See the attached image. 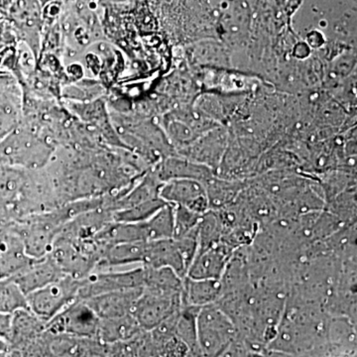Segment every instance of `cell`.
<instances>
[{
	"instance_id": "6da1fadb",
	"label": "cell",
	"mask_w": 357,
	"mask_h": 357,
	"mask_svg": "<svg viewBox=\"0 0 357 357\" xmlns=\"http://www.w3.org/2000/svg\"><path fill=\"white\" fill-rule=\"evenodd\" d=\"M57 148L36 129L21 121L0 141V166L39 170L48 165Z\"/></svg>"
},
{
	"instance_id": "7a4b0ae2",
	"label": "cell",
	"mask_w": 357,
	"mask_h": 357,
	"mask_svg": "<svg viewBox=\"0 0 357 357\" xmlns=\"http://www.w3.org/2000/svg\"><path fill=\"white\" fill-rule=\"evenodd\" d=\"M69 204H65L55 210L37 213L14 223L20 234L26 255L29 257L42 258L50 253L59 234L72 218Z\"/></svg>"
},
{
	"instance_id": "3957f363",
	"label": "cell",
	"mask_w": 357,
	"mask_h": 357,
	"mask_svg": "<svg viewBox=\"0 0 357 357\" xmlns=\"http://www.w3.org/2000/svg\"><path fill=\"white\" fill-rule=\"evenodd\" d=\"M103 250L96 239L74 238L59 234L49 255L67 276L84 279L98 268Z\"/></svg>"
},
{
	"instance_id": "277c9868",
	"label": "cell",
	"mask_w": 357,
	"mask_h": 357,
	"mask_svg": "<svg viewBox=\"0 0 357 357\" xmlns=\"http://www.w3.org/2000/svg\"><path fill=\"white\" fill-rule=\"evenodd\" d=\"M20 354L22 357H109V344L96 337L53 333L45 328Z\"/></svg>"
},
{
	"instance_id": "5b68a950",
	"label": "cell",
	"mask_w": 357,
	"mask_h": 357,
	"mask_svg": "<svg viewBox=\"0 0 357 357\" xmlns=\"http://www.w3.org/2000/svg\"><path fill=\"white\" fill-rule=\"evenodd\" d=\"M197 337L202 357H218L234 344L236 325L217 305H206L197 316Z\"/></svg>"
},
{
	"instance_id": "8992f818",
	"label": "cell",
	"mask_w": 357,
	"mask_h": 357,
	"mask_svg": "<svg viewBox=\"0 0 357 357\" xmlns=\"http://www.w3.org/2000/svg\"><path fill=\"white\" fill-rule=\"evenodd\" d=\"M81 279L63 276L49 285L28 294V309L45 321H50L73 303L76 302Z\"/></svg>"
},
{
	"instance_id": "52a82bcc",
	"label": "cell",
	"mask_w": 357,
	"mask_h": 357,
	"mask_svg": "<svg viewBox=\"0 0 357 357\" xmlns=\"http://www.w3.org/2000/svg\"><path fill=\"white\" fill-rule=\"evenodd\" d=\"M144 288V268L124 271L98 270L81 279L77 300L84 301L102 294Z\"/></svg>"
},
{
	"instance_id": "ba28073f",
	"label": "cell",
	"mask_w": 357,
	"mask_h": 357,
	"mask_svg": "<svg viewBox=\"0 0 357 357\" xmlns=\"http://www.w3.org/2000/svg\"><path fill=\"white\" fill-rule=\"evenodd\" d=\"M100 318L84 302L77 300L46 323V331L77 337L96 338Z\"/></svg>"
},
{
	"instance_id": "9c48e42d",
	"label": "cell",
	"mask_w": 357,
	"mask_h": 357,
	"mask_svg": "<svg viewBox=\"0 0 357 357\" xmlns=\"http://www.w3.org/2000/svg\"><path fill=\"white\" fill-rule=\"evenodd\" d=\"M182 307V294L169 295L145 290L134 305L132 314L143 331L150 332Z\"/></svg>"
},
{
	"instance_id": "30bf717a",
	"label": "cell",
	"mask_w": 357,
	"mask_h": 357,
	"mask_svg": "<svg viewBox=\"0 0 357 357\" xmlns=\"http://www.w3.org/2000/svg\"><path fill=\"white\" fill-rule=\"evenodd\" d=\"M159 196L167 204L184 206L199 215L210 211L206 188L203 183L192 178H172L162 183Z\"/></svg>"
},
{
	"instance_id": "8fae6325",
	"label": "cell",
	"mask_w": 357,
	"mask_h": 357,
	"mask_svg": "<svg viewBox=\"0 0 357 357\" xmlns=\"http://www.w3.org/2000/svg\"><path fill=\"white\" fill-rule=\"evenodd\" d=\"M232 251V245L222 241L199 249L188 269L187 277L197 280H220L227 272Z\"/></svg>"
},
{
	"instance_id": "7c38bea8",
	"label": "cell",
	"mask_w": 357,
	"mask_h": 357,
	"mask_svg": "<svg viewBox=\"0 0 357 357\" xmlns=\"http://www.w3.org/2000/svg\"><path fill=\"white\" fill-rule=\"evenodd\" d=\"M31 259L26 255L15 225H6L3 234L0 237V281L13 280Z\"/></svg>"
},
{
	"instance_id": "4fadbf2b",
	"label": "cell",
	"mask_w": 357,
	"mask_h": 357,
	"mask_svg": "<svg viewBox=\"0 0 357 357\" xmlns=\"http://www.w3.org/2000/svg\"><path fill=\"white\" fill-rule=\"evenodd\" d=\"M65 274L52 259L50 255L42 258H32L31 261L13 279L20 290L25 294L35 292L49 285L52 282L62 278Z\"/></svg>"
},
{
	"instance_id": "5bb4252c",
	"label": "cell",
	"mask_w": 357,
	"mask_h": 357,
	"mask_svg": "<svg viewBox=\"0 0 357 357\" xmlns=\"http://www.w3.org/2000/svg\"><path fill=\"white\" fill-rule=\"evenodd\" d=\"M143 292V288L102 294L84 302L100 319L119 318L132 314L134 305Z\"/></svg>"
},
{
	"instance_id": "9a60e30c",
	"label": "cell",
	"mask_w": 357,
	"mask_h": 357,
	"mask_svg": "<svg viewBox=\"0 0 357 357\" xmlns=\"http://www.w3.org/2000/svg\"><path fill=\"white\" fill-rule=\"evenodd\" d=\"M47 321L40 319L29 309H21L13 314L8 351L22 354L44 332Z\"/></svg>"
},
{
	"instance_id": "2e32d148",
	"label": "cell",
	"mask_w": 357,
	"mask_h": 357,
	"mask_svg": "<svg viewBox=\"0 0 357 357\" xmlns=\"http://www.w3.org/2000/svg\"><path fill=\"white\" fill-rule=\"evenodd\" d=\"M142 266L171 268L182 278H185L187 275L184 259L174 238L147 241L146 252Z\"/></svg>"
},
{
	"instance_id": "e0dca14e",
	"label": "cell",
	"mask_w": 357,
	"mask_h": 357,
	"mask_svg": "<svg viewBox=\"0 0 357 357\" xmlns=\"http://www.w3.org/2000/svg\"><path fill=\"white\" fill-rule=\"evenodd\" d=\"M146 243H119L105 248L96 271L114 269L131 264H141L142 266L146 252Z\"/></svg>"
},
{
	"instance_id": "ac0fdd59",
	"label": "cell",
	"mask_w": 357,
	"mask_h": 357,
	"mask_svg": "<svg viewBox=\"0 0 357 357\" xmlns=\"http://www.w3.org/2000/svg\"><path fill=\"white\" fill-rule=\"evenodd\" d=\"M222 288L220 280H197L185 276L183 279L182 305L201 307L215 304Z\"/></svg>"
},
{
	"instance_id": "d6986e66",
	"label": "cell",
	"mask_w": 357,
	"mask_h": 357,
	"mask_svg": "<svg viewBox=\"0 0 357 357\" xmlns=\"http://www.w3.org/2000/svg\"><path fill=\"white\" fill-rule=\"evenodd\" d=\"M142 331L133 314L119 318L100 319L96 338L103 344H112L130 340Z\"/></svg>"
},
{
	"instance_id": "ffe728a7",
	"label": "cell",
	"mask_w": 357,
	"mask_h": 357,
	"mask_svg": "<svg viewBox=\"0 0 357 357\" xmlns=\"http://www.w3.org/2000/svg\"><path fill=\"white\" fill-rule=\"evenodd\" d=\"M144 289L152 292L182 294L183 279L171 268L144 267Z\"/></svg>"
},
{
	"instance_id": "44dd1931",
	"label": "cell",
	"mask_w": 357,
	"mask_h": 357,
	"mask_svg": "<svg viewBox=\"0 0 357 357\" xmlns=\"http://www.w3.org/2000/svg\"><path fill=\"white\" fill-rule=\"evenodd\" d=\"M109 357H159L150 332L142 331L137 335L126 340L109 344Z\"/></svg>"
},
{
	"instance_id": "7402d4cb",
	"label": "cell",
	"mask_w": 357,
	"mask_h": 357,
	"mask_svg": "<svg viewBox=\"0 0 357 357\" xmlns=\"http://www.w3.org/2000/svg\"><path fill=\"white\" fill-rule=\"evenodd\" d=\"M148 241L159 239L173 238L174 206L166 204L163 208L144 222Z\"/></svg>"
},
{
	"instance_id": "603a6c76",
	"label": "cell",
	"mask_w": 357,
	"mask_h": 357,
	"mask_svg": "<svg viewBox=\"0 0 357 357\" xmlns=\"http://www.w3.org/2000/svg\"><path fill=\"white\" fill-rule=\"evenodd\" d=\"M167 203L161 198L150 199L132 208L115 211L114 213V222H142L153 217L155 213L163 208Z\"/></svg>"
},
{
	"instance_id": "cb8c5ba5",
	"label": "cell",
	"mask_w": 357,
	"mask_h": 357,
	"mask_svg": "<svg viewBox=\"0 0 357 357\" xmlns=\"http://www.w3.org/2000/svg\"><path fill=\"white\" fill-rule=\"evenodd\" d=\"M28 309L26 295L13 280L0 281V312L13 314Z\"/></svg>"
},
{
	"instance_id": "d4e9b609",
	"label": "cell",
	"mask_w": 357,
	"mask_h": 357,
	"mask_svg": "<svg viewBox=\"0 0 357 357\" xmlns=\"http://www.w3.org/2000/svg\"><path fill=\"white\" fill-rule=\"evenodd\" d=\"M202 215L184 206H174L173 238H178L196 229Z\"/></svg>"
},
{
	"instance_id": "484cf974",
	"label": "cell",
	"mask_w": 357,
	"mask_h": 357,
	"mask_svg": "<svg viewBox=\"0 0 357 357\" xmlns=\"http://www.w3.org/2000/svg\"><path fill=\"white\" fill-rule=\"evenodd\" d=\"M13 314L0 312V337L8 340L10 333Z\"/></svg>"
},
{
	"instance_id": "4316f807",
	"label": "cell",
	"mask_w": 357,
	"mask_h": 357,
	"mask_svg": "<svg viewBox=\"0 0 357 357\" xmlns=\"http://www.w3.org/2000/svg\"><path fill=\"white\" fill-rule=\"evenodd\" d=\"M259 357H293V356H291L290 354H286V352L279 351H273L268 352V354H263V356H260Z\"/></svg>"
},
{
	"instance_id": "83f0119b",
	"label": "cell",
	"mask_w": 357,
	"mask_h": 357,
	"mask_svg": "<svg viewBox=\"0 0 357 357\" xmlns=\"http://www.w3.org/2000/svg\"><path fill=\"white\" fill-rule=\"evenodd\" d=\"M8 342L6 338L0 337V351L6 352L8 351Z\"/></svg>"
},
{
	"instance_id": "f1b7e54d",
	"label": "cell",
	"mask_w": 357,
	"mask_h": 357,
	"mask_svg": "<svg viewBox=\"0 0 357 357\" xmlns=\"http://www.w3.org/2000/svg\"><path fill=\"white\" fill-rule=\"evenodd\" d=\"M218 357H234V354H232L231 351V345L222 354H220V356Z\"/></svg>"
},
{
	"instance_id": "f546056e",
	"label": "cell",
	"mask_w": 357,
	"mask_h": 357,
	"mask_svg": "<svg viewBox=\"0 0 357 357\" xmlns=\"http://www.w3.org/2000/svg\"><path fill=\"white\" fill-rule=\"evenodd\" d=\"M6 356H7V351L6 352L0 351V357H6Z\"/></svg>"
},
{
	"instance_id": "4dcf8cb0",
	"label": "cell",
	"mask_w": 357,
	"mask_h": 357,
	"mask_svg": "<svg viewBox=\"0 0 357 357\" xmlns=\"http://www.w3.org/2000/svg\"></svg>"
}]
</instances>
